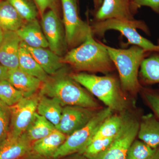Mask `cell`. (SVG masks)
Here are the masks:
<instances>
[{
  "label": "cell",
  "instance_id": "cell-34",
  "mask_svg": "<svg viewBox=\"0 0 159 159\" xmlns=\"http://www.w3.org/2000/svg\"><path fill=\"white\" fill-rule=\"evenodd\" d=\"M9 70L0 62V82L8 79Z\"/></svg>",
  "mask_w": 159,
  "mask_h": 159
},
{
  "label": "cell",
  "instance_id": "cell-36",
  "mask_svg": "<svg viewBox=\"0 0 159 159\" xmlns=\"http://www.w3.org/2000/svg\"><path fill=\"white\" fill-rule=\"evenodd\" d=\"M149 159H159V146L155 149L153 154Z\"/></svg>",
  "mask_w": 159,
  "mask_h": 159
},
{
  "label": "cell",
  "instance_id": "cell-25",
  "mask_svg": "<svg viewBox=\"0 0 159 159\" xmlns=\"http://www.w3.org/2000/svg\"><path fill=\"white\" fill-rule=\"evenodd\" d=\"M124 118V117L118 115H112L107 118L99 126L90 142L95 139L116 137L121 128Z\"/></svg>",
  "mask_w": 159,
  "mask_h": 159
},
{
  "label": "cell",
  "instance_id": "cell-1",
  "mask_svg": "<svg viewBox=\"0 0 159 159\" xmlns=\"http://www.w3.org/2000/svg\"><path fill=\"white\" fill-rule=\"evenodd\" d=\"M81 86L68 73L65 66L43 82L39 93L57 99L63 107L75 106L90 109L97 107L96 100Z\"/></svg>",
  "mask_w": 159,
  "mask_h": 159
},
{
  "label": "cell",
  "instance_id": "cell-13",
  "mask_svg": "<svg viewBox=\"0 0 159 159\" xmlns=\"http://www.w3.org/2000/svg\"><path fill=\"white\" fill-rule=\"evenodd\" d=\"M21 42L16 31H4L0 43V62L9 70L19 67V56Z\"/></svg>",
  "mask_w": 159,
  "mask_h": 159
},
{
  "label": "cell",
  "instance_id": "cell-22",
  "mask_svg": "<svg viewBox=\"0 0 159 159\" xmlns=\"http://www.w3.org/2000/svg\"><path fill=\"white\" fill-rule=\"evenodd\" d=\"M56 129L48 120L36 112L25 133L33 143L47 136Z\"/></svg>",
  "mask_w": 159,
  "mask_h": 159
},
{
  "label": "cell",
  "instance_id": "cell-11",
  "mask_svg": "<svg viewBox=\"0 0 159 159\" xmlns=\"http://www.w3.org/2000/svg\"><path fill=\"white\" fill-rule=\"evenodd\" d=\"M92 109L75 106L64 107L61 119L56 129L69 136L84 127L96 113Z\"/></svg>",
  "mask_w": 159,
  "mask_h": 159
},
{
  "label": "cell",
  "instance_id": "cell-10",
  "mask_svg": "<svg viewBox=\"0 0 159 159\" xmlns=\"http://www.w3.org/2000/svg\"><path fill=\"white\" fill-rule=\"evenodd\" d=\"M41 27L51 51L62 57L68 46L64 28L56 11L51 9L42 16Z\"/></svg>",
  "mask_w": 159,
  "mask_h": 159
},
{
  "label": "cell",
  "instance_id": "cell-4",
  "mask_svg": "<svg viewBox=\"0 0 159 159\" xmlns=\"http://www.w3.org/2000/svg\"><path fill=\"white\" fill-rule=\"evenodd\" d=\"M71 76L113 111H121L125 107L121 85L114 77L85 73L71 74Z\"/></svg>",
  "mask_w": 159,
  "mask_h": 159
},
{
  "label": "cell",
  "instance_id": "cell-35",
  "mask_svg": "<svg viewBox=\"0 0 159 159\" xmlns=\"http://www.w3.org/2000/svg\"><path fill=\"white\" fill-rule=\"evenodd\" d=\"M26 159H49L46 158L44 157L40 156L32 152L30 154H29L27 157H26Z\"/></svg>",
  "mask_w": 159,
  "mask_h": 159
},
{
  "label": "cell",
  "instance_id": "cell-30",
  "mask_svg": "<svg viewBox=\"0 0 159 159\" xmlns=\"http://www.w3.org/2000/svg\"><path fill=\"white\" fill-rule=\"evenodd\" d=\"M10 121V107L0 100V143L4 141L9 134Z\"/></svg>",
  "mask_w": 159,
  "mask_h": 159
},
{
  "label": "cell",
  "instance_id": "cell-19",
  "mask_svg": "<svg viewBox=\"0 0 159 159\" xmlns=\"http://www.w3.org/2000/svg\"><path fill=\"white\" fill-rule=\"evenodd\" d=\"M138 136L146 145L155 149L159 146V120L154 115L142 116L139 122Z\"/></svg>",
  "mask_w": 159,
  "mask_h": 159
},
{
  "label": "cell",
  "instance_id": "cell-24",
  "mask_svg": "<svg viewBox=\"0 0 159 159\" xmlns=\"http://www.w3.org/2000/svg\"><path fill=\"white\" fill-rule=\"evenodd\" d=\"M19 65L20 69L40 80L42 82H45L50 77L38 63L28 50L21 46L19 56Z\"/></svg>",
  "mask_w": 159,
  "mask_h": 159
},
{
  "label": "cell",
  "instance_id": "cell-2",
  "mask_svg": "<svg viewBox=\"0 0 159 159\" xmlns=\"http://www.w3.org/2000/svg\"><path fill=\"white\" fill-rule=\"evenodd\" d=\"M62 61L77 71L103 74L111 72L115 66L105 45L94 39L93 33L80 45L67 52Z\"/></svg>",
  "mask_w": 159,
  "mask_h": 159
},
{
  "label": "cell",
  "instance_id": "cell-12",
  "mask_svg": "<svg viewBox=\"0 0 159 159\" xmlns=\"http://www.w3.org/2000/svg\"><path fill=\"white\" fill-rule=\"evenodd\" d=\"M138 9L133 0H103L95 18L96 21L112 19L134 20L135 11Z\"/></svg>",
  "mask_w": 159,
  "mask_h": 159
},
{
  "label": "cell",
  "instance_id": "cell-14",
  "mask_svg": "<svg viewBox=\"0 0 159 159\" xmlns=\"http://www.w3.org/2000/svg\"><path fill=\"white\" fill-rule=\"evenodd\" d=\"M32 143L24 133L16 138L7 137L0 143V159H21L32 152Z\"/></svg>",
  "mask_w": 159,
  "mask_h": 159
},
{
  "label": "cell",
  "instance_id": "cell-9",
  "mask_svg": "<svg viewBox=\"0 0 159 159\" xmlns=\"http://www.w3.org/2000/svg\"><path fill=\"white\" fill-rule=\"evenodd\" d=\"M39 94L24 97L15 105L10 107L11 121L8 137L16 138L26 131L37 112Z\"/></svg>",
  "mask_w": 159,
  "mask_h": 159
},
{
  "label": "cell",
  "instance_id": "cell-7",
  "mask_svg": "<svg viewBox=\"0 0 159 159\" xmlns=\"http://www.w3.org/2000/svg\"><path fill=\"white\" fill-rule=\"evenodd\" d=\"M61 1L66 40L68 46L74 48L81 44L93 33L92 27L80 17L77 5L73 0Z\"/></svg>",
  "mask_w": 159,
  "mask_h": 159
},
{
  "label": "cell",
  "instance_id": "cell-41",
  "mask_svg": "<svg viewBox=\"0 0 159 159\" xmlns=\"http://www.w3.org/2000/svg\"><path fill=\"white\" fill-rule=\"evenodd\" d=\"M158 45L159 46V39L158 40Z\"/></svg>",
  "mask_w": 159,
  "mask_h": 159
},
{
  "label": "cell",
  "instance_id": "cell-17",
  "mask_svg": "<svg viewBox=\"0 0 159 159\" xmlns=\"http://www.w3.org/2000/svg\"><path fill=\"white\" fill-rule=\"evenodd\" d=\"M22 42L31 48H48L42 28L37 19L26 22L16 31Z\"/></svg>",
  "mask_w": 159,
  "mask_h": 159
},
{
  "label": "cell",
  "instance_id": "cell-26",
  "mask_svg": "<svg viewBox=\"0 0 159 159\" xmlns=\"http://www.w3.org/2000/svg\"><path fill=\"white\" fill-rule=\"evenodd\" d=\"M22 93L7 80L0 82V100L9 107L15 105L24 98Z\"/></svg>",
  "mask_w": 159,
  "mask_h": 159
},
{
  "label": "cell",
  "instance_id": "cell-28",
  "mask_svg": "<svg viewBox=\"0 0 159 159\" xmlns=\"http://www.w3.org/2000/svg\"><path fill=\"white\" fill-rule=\"evenodd\" d=\"M155 149L141 140L134 141L127 151L126 159H149Z\"/></svg>",
  "mask_w": 159,
  "mask_h": 159
},
{
  "label": "cell",
  "instance_id": "cell-8",
  "mask_svg": "<svg viewBox=\"0 0 159 159\" xmlns=\"http://www.w3.org/2000/svg\"><path fill=\"white\" fill-rule=\"evenodd\" d=\"M139 122L124 117L119 133L108 148L93 159H126L127 151L138 136Z\"/></svg>",
  "mask_w": 159,
  "mask_h": 159
},
{
  "label": "cell",
  "instance_id": "cell-31",
  "mask_svg": "<svg viewBox=\"0 0 159 159\" xmlns=\"http://www.w3.org/2000/svg\"><path fill=\"white\" fill-rule=\"evenodd\" d=\"M143 95L145 102L159 120V93L151 90L145 89Z\"/></svg>",
  "mask_w": 159,
  "mask_h": 159
},
{
  "label": "cell",
  "instance_id": "cell-3",
  "mask_svg": "<svg viewBox=\"0 0 159 159\" xmlns=\"http://www.w3.org/2000/svg\"><path fill=\"white\" fill-rule=\"evenodd\" d=\"M105 46L119 72L121 88L130 93L139 92L141 89L138 78L139 69L143 60L151 52L135 45L126 49Z\"/></svg>",
  "mask_w": 159,
  "mask_h": 159
},
{
  "label": "cell",
  "instance_id": "cell-33",
  "mask_svg": "<svg viewBox=\"0 0 159 159\" xmlns=\"http://www.w3.org/2000/svg\"><path fill=\"white\" fill-rule=\"evenodd\" d=\"M135 5L138 8L141 6H147L152 11L159 14V0H133Z\"/></svg>",
  "mask_w": 159,
  "mask_h": 159
},
{
  "label": "cell",
  "instance_id": "cell-37",
  "mask_svg": "<svg viewBox=\"0 0 159 159\" xmlns=\"http://www.w3.org/2000/svg\"><path fill=\"white\" fill-rule=\"evenodd\" d=\"M102 0H93L95 8L98 9L101 6L102 3Z\"/></svg>",
  "mask_w": 159,
  "mask_h": 159
},
{
  "label": "cell",
  "instance_id": "cell-39",
  "mask_svg": "<svg viewBox=\"0 0 159 159\" xmlns=\"http://www.w3.org/2000/svg\"><path fill=\"white\" fill-rule=\"evenodd\" d=\"M4 31H3L2 29L0 28V43L2 40L3 36H4Z\"/></svg>",
  "mask_w": 159,
  "mask_h": 159
},
{
  "label": "cell",
  "instance_id": "cell-27",
  "mask_svg": "<svg viewBox=\"0 0 159 159\" xmlns=\"http://www.w3.org/2000/svg\"><path fill=\"white\" fill-rule=\"evenodd\" d=\"M14 7L26 21L36 19L38 11L36 6L29 0H6Z\"/></svg>",
  "mask_w": 159,
  "mask_h": 159
},
{
  "label": "cell",
  "instance_id": "cell-5",
  "mask_svg": "<svg viewBox=\"0 0 159 159\" xmlns=\"http://www.w3.org/2000/svg\"><path fill=\"white\" fill-rule=\"evenodd\" d=\"M91 27L93 34L99 36H103L108 30H116L128 39L129 44L139 46L149 52L159 53V46L143 37L137 31V29H139L147 34L150 33L148 26L142 21L112 19L95 22Z\"/></svg>",
  "mask_w": 159,
  "mask_h": 159
},
{
  "label": "cell",
  "instance_id": "cell-6",
  "mask_svg": "<svg viewBox=\"0 0 159 159\" xmlns=\"http://www.w3.org/2000/svg\"><path fill=\"white\" fill-rule=\"evenodd\" d=\"M113 111L107 107L95 114L86 125L68 136L52 159L61 158L77 152L81 154L99 126L107 118L112 115Z\"/></svg>",
  "mask_w": 159,
  "mask_h": 159
},
{
  "label": "cell",
  "instance_id": "cell-20",
  "mask_svg": "<svg viewBox=\"0 0 159 159\" xmlns=\"http://www.w3.org/2000/svg\"><path fill=\"white\" fill-rule=\"evenodd\" d=\"M37 113L44 117L53 125L57 127L59 124L63 107L57 99L51 98L39 93Z\"/></svg>",
  "mask_w": 159,
  "mask_h": 159
},
{
  "label": "cell",
  "instance_id": "cell-16",
  "mask_svg": "<svg viewBox=\"0 0 159 159\" xmlns=\"http://www.w3.org/2000/svg\"><path fill=\"white\" fill-rule=\"evenodd\" d=\"M7 80L22 93L24 97H30L40 90L43 82L19 67L9 70Z\"/></svg>",
  "mask_w": 159,
  "mask_h": 159
},
{
  "label": "cell",
  "instance_id": "cell-40",
  "mask_svg": "<svg viewBox=\"0 0 159 159\" xmlns=\"http://www.w3.org/2000/svg\"><path fill=\"white\" fill-rule=\"evenodd\" d=\"M73 1L77 5V0H73Z\"/></svg>",
  "mask_w": 159,
  "mask_h": 159
},
{
  "label": "cell",
  "instance_id": "cell-23",
  "mask_svg": "<svg viewBox=\"0 0 159 159\" xmlns=\"http://www.w3.org/2000/svg\"><path fill=\"white\" fill-rule=\"evenodd\" d=\"M139 75L142 82L145 85L159 83V53L148 55L143 60Z\"/></svg>",
  "mask_w": 159,
  "mask_h": 159
},
{
  "label": "cell",
  "instance_id": "cell-18",
  "mask_svg": "<svg viewBox=\"0 0 159 159\" xmlns=\"http://www.w3.org/2000/svg\"><path fill=\"white\" fill-rule=\"evenodd\" d=\"M67 136L56 129L48 135L33 142L32 152L46 158H52Z\"/></svg>",
  "mask_w": 159,
  "mask_h": 159
},
{
  "label": "cell",
  "instance_id": "cell-15",
  "mask_svg": "<svg viewBox=\"0 0 159 159\" xmlns=\"http://www.w3.org/2000/svg\"><path fill=\"white\" fill-rule=\"evenodd\" d=\"M20 46L28 50L38 63L47 74L52 76L57 74L66 66L62 57L58 56L50 49L43 48H31L22 42Z\"/></svg>",
  "mask_w": 159,
  "mask_h": 159
},
{
  "label": "cell",
  "instance_id": "cell-29",
  "mask_svg": "<svg viewBox=\"0 0 159 159\" xmlns=\"http://www.w3.org/2000/svg\"><path fill=\"white\" fill-rule=\"evenodd\" d=\"M95 139L91 141L81 154L88 159H93L105 150L113 141L114 138Z\"/></svg>",
  "mask_w": 159,
  "mask_h": 159
},
{
  "label": "cell",
  "instance_id": "cell-21",
  "mask_svg": "<svg viewBox=\"0 0 159 159\" xmlns=\"http://www.w3.org/2000/svg\"><path fill=\"white\" fill-rule=\"evenodd\" d=\"M26 22L8 1L0 2V28L3 31H16Z\"/></svg>",
  "mask_w": 159,
  "mask_h": 159
},
{
  "label": "cell",
  "instance_id": "cell-32",
  "mask_svg": "<svg viewBox=\"0 0 159 159\" xmlns=\"http://www.w3.org/2000/svg\"><path fill=\"white\" fill-rule=\"evenodd\" d=\"M35 3L38 10L41 16L45 13L46 10L48 8L54 9V5L56 0H33Z\"/></svg>",
  "mask_w": 159,
  "mask_h": 159
},
{
  "label": "cell",
  "instance_id": "cell-42",
  "mask_svg": "<svg viewBox=\"0 0 159 159\" xmlns=\"http://www.w3.org/2000/svg\"><path fill=\"white\" fill-rule=\"evenodd\" d=\"M2 1V0H0V2H1V1Z\"/></svg>",
  "mask_w": 159,
  "mask_h": 159
},
{
  "label": "cell",
  "instance_id": "cell-38",
  "mask_svg": "<svg viewBox=\"0 0 159 159\" xmlns=\"http://www.w3.org/2000/svg\"><path fill=\"white\" fill-rule=\"evenodd\" d=\"M81 154H80V155L76 156L71 157L68 158L64 159H88L83 155V156H81Z\"/></svg>",
  "mask_w": 159,
  "mask_h": 159
}]
</instances>
